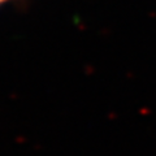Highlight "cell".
Listing matches in <instances>:
<instances>
[{
    "label": "cell",
    "instance_id": "6da1fadb",
    "mask_svg": "<svg viewBox=\"0 0 156 156\" xmlns=\"http://www.w3.org/2000/svg\"><path fill=\"white\" fill-rule=\"evenodd\" d=\"M0 2H2V0H0Z\"/></svg>",
    "mask_w": 156,
    "mask_h": 156
}]
</instances>
